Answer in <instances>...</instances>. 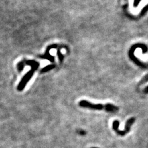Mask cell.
Segmentation results:
<instances>
[{
    "label": "cell",
    "mask_w": 148,
    "mask_h": 148,
    "mask_svg": "<svg viewBox=\"0 0 148 148\" xmlns=\"http://www.w3.org/2000/svg\"><path fill=\"white\" fill-rule=\"evenodd\" d=\"M56 67L55 65L54 64H51V65H48L47 66H46L45 67L43 68L41 70V73H44V72H47L51 70L52 69H54V68Z\"/></svg>",
    "instance_id": "5"
},
{
    "label": "cell",
    "mask_w": 148,
    "mask_h": 148,
    "mask_svg": "<svg viewBox=\"0 0 148 148\" xmlns=\"http://www.w3.org/2000/svg\"><path fill=\"white\" fill-rule=\"evenodd\" d=\"M23 62L24 63L25 66H30L32 69L29 70L27 73L23 78H22V80L19 83L17 86V90L18 91H22L25 88L27 83L30 79L33 77V74L38 69V68L40 66V63L37 61L33 60H23Z\"/></svg>",
    "instance_id": "1"
},
{
    "label": "cell",
    "mask_w": 148,
    "mask_h": 148,
    "mask_svg": "<svg viewBox=\"0 0 148 148\" xmlns=\"http://www.w3.org/2000/svg\"><path fill=\"white\" fill-rule=\"evenodd\" d=\"M135 120H136V119L135 118V117H131V118H130V119L128 120L127 121L126 124H125V130H123V131H120V130H119V125H120L119 121H118V120L113 121V123H112L113 130H114L119 135L125 136V135H127L128 133L130 132L131 126L135 123Z\"/></svg>",
    "instance_id": "3"
},
{
    "label": "cell",
    "mask_w": 148,
    "mask_h": 148,
    "mask_svg": "<svg viewBox=\"0 0 148 148\" xmlns=\"http://www.w3.org/2000/svg\"><path fill=\"white\" fill-rule=\"evenodd\" d=\"M147 81H148V74H147V75H146L145 77L143 78V80H141V82H139V85H141V84H143V83H145V82H147Z\"/></svg>",
    "instance_id": "8"
},
{
    "label": "cell",
    "mask_w": 148,
    "mask_h": 148,
    "mask_svg": "<svg viewBox=\"0 0 148 148\" xmlns=\"http://www.w3.org/2000/svg\"><path fill=\"white\" fill-rule=\"evenodd\" d=\"M144 93H148V86L147 87H146L145 89L144 90Z\"/></svg>",
    "instance_id": "9"
},
{
    "label": "cell",
    "mask_w": 148,
    "mask_h": 148,
    "mask_svg": "<svg viewBox=\"0 0 148 148\" xmlns=\"http://www.w3.org/2000/svg\"><path fill=\"white\" fill-rule=\"evenodd\" d=\"M56 48H58V44H53L50 45V46H48L46 50V52H45V53H44V54L39 56V58L43 59H47L51 62H54V58L52 56L50 55V54H49V51H51V49H54Z\"/></svg>",
    "instance_id": "4"
},
{
    "label": "cell",
    "mask_w": 148,
    "mask_h": 148,
    "mask_svg": "<svg viewBox=\"0 0 148 148\" xmlns=\"http://www.w3.org/2000/svg\"><path fill=\"white\" fill-rule=\"evenodd\" d=\"M24 63L23 62V60L22 61L19 62L18 64H17V69H18V71L19 72H22V70H23L24 68Z\"/></svg>",
    "instance_id": "6"
},
{
    "label": "cell",
    "mask_w": 148,
    "mask_h": 148,
    "mask_svg": "<svg viewBox=\"0 0 148 148\" xmlns=\"http://www.w3.org/2000/svg\"><path fill=\"white\" fill-rule=\"evenodd\" d=\"M58 56L59 57V59L60 62L62 61L63 58H64V56L61 54V52H60V48H59L58 49Z\"/></svg>",
    "instance_id": "7"
},
{
    "label": "cell",
    "mask_w": 148,
    "mask_h": 148,
    "mask_svg": "<svg viewBox=\"0 0 148 148\" xmlns=\"http://www.w3.org/2000/svg\"><path fill=\"white\" fill-rule=\"evenodd\" d=\"M79 106L82 108H87L93 110H105L108 112H115L119 111V108L112 104L108 103L106 105L101 104H93L86 100H82L79 102Z\"/></svg>",
    "instance_id": "2"
}]
</instances>
